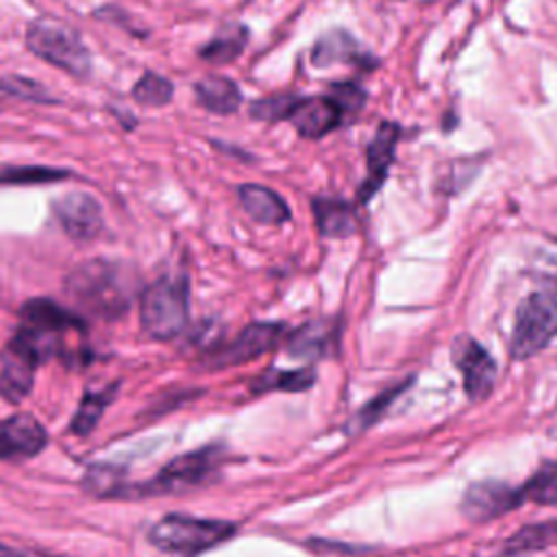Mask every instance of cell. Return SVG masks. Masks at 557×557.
<instances>
[{"label":"cell","mask_w":557,"mask_h":557,"mask_svg":"<svg viewBox=\"0 0 557 557\" xmlns=\"http://www.w3.org/2000/svg\"><path fill=\"white\" fill-rule=\"evenodd\" d=\"M65 294L85 311L100 318H117L128 309L133 289L115 263L89 259L65 278Z\"/></svg>","instance_id":"6da1fadb"},{"label":"cell","mask_w":557,"mask_h":557,"mask_svg":"<svg viewBox=\"0 0 557 557\" xmlns=\"http://www.w3.org/2000/svg\"><path fill=\"white\" fill-rule=\"evenodd\" d=\"M235 533L237 524L231 520L168 513L150 527L148 542L157 550L174 557H198L218 544H224Z\"/></svg>","instance_id":"7a4b0ae2"},{"label":"cell","mask_w":557,"mask_h":557,"mask_svg":"<svg viewBox=\"0 0 557 557\" xmlns=\"http://www.w3.org/2000/svg\"><path fill=\"white\" fill-rule=\"evenodd\" d=\"M24 39L26 48L48 65L59 67L74 78H87L91 74V52L78 30L70 24L50 15H39L26 26Z\"/></svg>","instance_id":"3957f363"},{"label":"cell","mask_w":557,"mask_h":557,"mask_svg":"<svg viewBox=\"0 0 557 557\" xmlns=\"http://www.w3.org/2000/svg\"><path fill=\"white\" fill-rule=\"evenodd\" d=\"M189 320V283L185 276L152 281L139 300V322L148 337L172 339Z\"/></svg>","instance_id":"277c9868"},{"label":"cell","mask_w":557,"mask_h":557,"mask_svg":"<svg viewBox=\"0 0 557 557\" xmlns=\"http://www.w3.org/2000/svg\"><path fill=\"white\" fill-rule=\"evenodd\" d=\"M224 457L222 446H202L168 461L150 481L135 487H122L120 496H157V494H178L209 483Z\"/></svg>","instance_id":"5b68a950"},{"label":"cell","mask_w":557,"mask_h":557,"mask_svg":"<svg viewBox=\"0 0 557 557\" xmlns=\"http://www.w3.org/2000/svg\"><path fill=\"white\" fill-rule=\"evenodd\" d=\"M557 335V300L544 292L529 294L516 309L509 352L516 361L531 359Z\"/></svg>","instance_id":"8992f818"},{"label":"cell","mask_w":557,"mask_h":557,"mask_svg":"<svg viewBox=\"0 0 557 557\" xmlns=\"http://www.w3.org/2000/svg\"><path fill=\"white\" fill-rule=\"evenodd\" d=\"M59 226L70 239L89 242L104 228V211L96 196L74 189L54 198L50 205Z\"/></svg>","instance_id":"52a82bcc"},{"label":"cell","mask_w":557,"mask_h":557,"mask_svg":"<svg viewBox=\"0 0 557 557\" xmlns=\"http://www.w3.org/2000/svg\"><path fill=\"white\" fill-rule=\"evenodd\" d=\"M524 503L520 487L505 481H476L466 487L459 511L468 522H490Z\"/></svg>","instance_id":"ba28073f"},{"label":"cell","mask_w":557,"mask_h":557,"mask_svg":"<svg viewBox=\"0 0 557 557\" xmlns=\"http://www.w3.org/2000/svg\"><path fill=\"white\" fill-rule=\"evenodd\" d=\"M285 333V324L281 322H255L248 324L231 344L213 350L207 357L211 368H231L242 366L272 350Z\"/></svg>","instance_id":"9c48e42d"},{"label":"cell","mask_w":557,"mask_h":557,"mask_svg":"<svg viewBox=\"0 0 557 557\" xmlns=\"http://www.w3.org/2000/svg\"><path fill=\"white\" fill-rule=\"evenodd\" d=\"M453 359L463 376V392L472 403L485 400L496 383V361L472 337H459L453 346Z\"/></svg>","instance_id":"30bf717a"},{"label":"cell","mask_w":557,"mask_h":557,"mask_svg":"<svg viewBox=\"0 0 557 557\" xmlns=\"http://www.w3.org/2000/svg\"><path fill=\"white\" fill-rule=\"evenodd\" d=\"M400 137V128L394 122H381L372 141L368 144L366 150V161H368V176L363 178L357 198L359 202H368L385 183L389 165L394 161V148Z\"/></svg>","instance_id":"8fae6325"},{"label":"cell","mask_w":557,"mask_h":557,"mask_svg":"<svg viewBox=\"0 0 557 557\" xmlns=\"http://www.w3.org/2000/svg\"><path fill=\"white\" fill-rule=\"evenodd\" d=\"M48 444L46 429L30 413H15L0 420V457H35Z\"/></svg>","instance_id":"7c38bea8"},{"label":"cell","mask_w":557,"mask_h":557,"mask_svg":"<svg viewBox=\"0 0 557 557\" xmlns=\"http://www.w3.org/2000/svg\"><path fill=\"white\" fill-rule=\"evenodd\" d=\"M287 120L292 122L300 137L320 139L333 128H337L344 122V115L329 96H311L298 98Z\"/></svg>","instance_id":"4fadbf2b"},{"label":"cell","mask_w":557,"mask_h":557,"mask_svg":"<svg viewBox=\"0 0 557 557\" xmlns=\"http://www.w3.org/2000/svg\"><path fill=\"white\" fill-rule=\"evenodd\" d=\"M37 366L39 363L24 348L9 339L0 363V394L11 403H20L28 396Z\"/></svg>","instance_id":"5bb4252c"},{"label":"cell","mask_w":557,"mask_h":557,"mask_svg":"<svg viewBox=\"0 0 557 557\" xmlns=\"http://www.w3.org/2000/svg\"><path fill=\"white\" fill-rule=\"evenodd\" d=\"M239 205L248 213V218L257 224H285L292 218L287 202L270 187L259 183H244L237 187Z\"/></svg>","instance_id":"9a60e30c"},{"label":"cell","mask_w":557,"mask_h":557,"mask_svg":"<svg viewBox=\"0 0 557 557\" xmlns=\"http://www.w3.org/2000/svg\"><path fill=\"white\" fill-rule=\"evenodd\" d=\"M20 318L22 324L28 326H37L50 333L61 335L63 331H83L85 322L81 315H76L74 311L61 307L59 302L50 300V298H30L22 305L20 309Z\"/></svg>","instance_id":"2e32d148"},{"label":"cell","mask_w":557,"mask_h":557,"mask_svg":"<svg viewBox=\"0 0 557 557\" xmlns=\"http://www.w3.org/2000/svg\"><path fill=\"white\" fill-rule=\"evenodd\" d=\"M335 342V322L331 320H311L298 326L287 337V352L294 359H320L329 355Z\"/></svg>","instance_id":"e0dca14e"},{"label":"cell","mask_w":557,"mask_h":557,"mask_svg":"<svg viewBox=\"0 0 557 557\" xmlns=\"http://www.w3.org/2000/svg\"><path fill=\"white\" fill-rule=\"evenodd\" d=\"M366 52H361L357 39L342 30L333 28L318 37L313 50H311V63L315 67H329L333 63H366Z\"/></svg>","instance_id":"ac0fdd59"},{"label":"cell","mask_w":557,"mask_h":557,"mask_svg":"<svg viewBox=\"0 0 557 557\" xmlns=\"http://www.w3.org/2000/svg\"><path fill=\"white\" fill-rule=\"evenodd\" d=\"M315 226L324 237H348L357 231L355 209L342 198L318 196L311 200Z\"/></svg>","instance_id":"d6986e66"},{"label":"cell","mask_w":557,"mask_h":557,"mask_svg":"<svg viewBox=\"0 0 557 557\" xmlns=\"http://www.w3.org/2000/svg\"><path fill=\"white\" fill-rule=\"evenodd\" d=\"M196 98L198 102L218 115H231L239 109L242 104V91L237 87L235 81L220 76V74H209L205 78H200L194 85Z\"/></svg>","instance_id":"ffe728a7"},{"label":"cell","mask_w":557,"mask_h":557,"mask_svg":"<svg viewBox=\"0 0 557 557\" xmlns=\"http://www.w3.org/2000/svg\"><path fill=\"white\" fill-rule=\"evenodd\" d=\"M553 544H557V520L531 522L520 527L513 535H509L503 542L498 557H527Z\"/></svg>","instance_id":"44dd1931"},{"label":"cell","mask_w":557,"mask_h":557,"mask_svg":"<svg viewBox=\"0 0 557 557\" xmlns=\"http://www.w3.org/2000/svg\"><path fill=\"white\" fill-rule=\"evenodd\" d=\"M248 37H250V30L244 24L224 26L215 37H211L198 50V57L207 63H218V65L231 63L244 52V48L248 44Z\"/></svg>","instance_id":"7402d4cb"},{"label":"cell","mask_w":557,"mask_h":557,"mask_svg":"<svg viewBox=\"0 0 557 557\" xmlns=\"http://www.w3.org/2000/svg\"><path fill=\"white\" fill-rule=\"evenodd\" d=\"M315 383V370L311 366L296 370H265L252 381V392H305Z\"/></svg>","instance_id":"603a6c76"},{"label":"cell","mask_w":557,"mask_h":557,"mask_svg":"<svg viewBox=\"0 0 557 557\" xmlns=\"http://www.w3.org/2000/svg\"><path fill=\"white\" fill-rule=\"evenodd\" d=\"M411 381H413V379H407V381H403V383H398V385L387 387V389L381 392L379 396H374L368 405H363V407L350 418V422L346 424V431H348L350 435H357V433L370 429L372 424H376V422L383 418V413L389 409V405L411 385Z\"/></svg>","instance_id":"cb8c5ba5"},{"label":"cell","mask_w":557,"mask_h":557,"mask_svg":"<svg viewBox=\"0 0 557 557\" xmlns=\"http://www.w3.org/2000/svg\"><path fill=\"white\" fill-rule=\"evenodd\" d=\"M131 96L135 102H139L141 107H165L168 102H172V96H174V83L159 74V72H144L139 76V81L133 85L131 89Z\"/></svg>","instance_id":"d4e9b609"},{"label":"cell","mask_w":557,"mask_h":557,"mask_svg":"<svg viewBox=\"0 0 557 557\" xmlns=\"http://www.w3.org/2000/svg\"><path fill=\"white\" fill-rule=\"evenodd\" d=\"M113 394H115V387H107V389H102V392H91V394H87V396L81 400V405H78V409L74 411V416H72V422H70L72 433H74V435H81V437L89 435V433L96 429L98 420L102 418L107 405L113 400Z\"/></svg>","instance_id":"484cf974"},{"label":"cell","mask_w":557,"mask_h":557,"mask_svg":"<svg viewBox=\"0 0 557 557\" xmlns=\"http://www.w3.org/2000/svg\"><path fill=\"white\" fill-rule=\"evenodd\" d=\"M522 498L537 505H557V459L544 461L524 485H520Z\"/></svg>","instance_id":"4316f807"},{"label":"cell","mask_w":557,"mask_h":557,"mask_svg":"<svg viewBox=\"0 0 557 557\" xmlns=\"http://www.w3.org/2000/svg\"><path fill=\"white\" fill-rule=\"evenodd\" d=\"M67 170L39 165H4L0 168V185H41L67 178Z\"/></svg>","instance_id":"83f0119b"},{"label":"cell","mask_w":557,"mask_h":557,"mask_svg":"<svg viewBox=\"0 0 557 557\" xmlns=\"http://www.w3.org/2000/svg\"><path fill=\"white\" fill-rule=\"evenodd\" d=\"M0 94L13 96L20 100H28V102H37V104H57L59 102L41 83H37L35 78H28V76H20V74L2 76Z\"/></svg>","instance_id":"f1b7e54d"},{"label":"cell","mask_w":557,"mask_h":557,"mask_svg":"<svg viewBox=\"0 0 557 557\" xmlns=\"http://www.w3.org/2000/svg\"><path fill=\"white\" fill-rule=\"evenodd\" d=\"M298 98L300 96H296V94L263 96V98H257L255 102H250L248 113L252 120H259V122H281V120L289 117Z\"/></svg>","instance_id":"f546056e"},{"label":"cell","mask_w":557,"mask_h":557,"mask_svg":"<svg viewBox=\"0 0 557 557\" xmlns=\"http://www.w3.org/2000/svg\"><path fill=\"white\" fill-rule=\"evenodd\" d=\"M117 476H120V472L113 466L96 463L87 470L83 485L87 492H91L96 496H117L122 492V483Z\"/></svg>","instance_id":"4dcf8cb0"},{"label":"cell","mask_w":557,"mask_h":557,"mask_svg":"<svg viewBox=\"0 0 557 557\" xmlns=\"http://www.w3.org/2000/svg\"><path fill=\"white\" fill-rule=\"evenodd\" d=\"M326 96L339 107L344 120L355 117L366 104V91L355 83H335Z\"/></svg>","instance_id":"1f68e13d"},{"label":"cell","mask_w":557,"mask_h":557,"mask_svg":"<svg viewBox=\"0 0 557 557\" xmlns=\"http://www.w3.org/2000/svg\"><path fill=\"white\" fill-rule=\"evenodd\" d=\"M0 557H67V555H54V553L35 550V548H17V546L0 544Z\"/></svg>","instance_id":"d6a6232c"},{"label":"cell","mask_w":557,"mask_h":557,"mask_svg":"<svg viewBox=\"0 0 557 557\" xmlns=\"http://www.w3.org/2000/svg\"><path fill=\"white\" fill-rule=\"evenodd\" d=\"M553 437H557V426H555V429H553Z\"/></svg>","instance_id":"836d02e7"},{"label":"cell","mask_w":557,"mask_h":557,"mask_svg":"<svg viewBox=\"0 0 557 557\" xmlns=\"http://www.w3.org/2000/svg\"><path fill=\"white\" fill-rule=\"evenodd\" d=\"M553 283H555V289H557V278H555V281H553Z\"/></svg>","instance_id":"e575fe53"}]
</instances>
